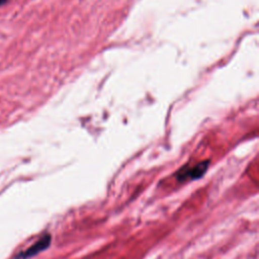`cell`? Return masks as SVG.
I'll return each mask as SVG.
<instances>
[{
    "label": "cell",
    "mask_w": 259,
    "mask_h": 259,
    "mask_svg": "<svg viewBox=\"0 0 259 259\" xmlns=\"http://www.w3.org/2000/svg\"><path fill=\"white\" fill-rule=\"evenodd\" d=\"M52 241V236L50 234H45L41 236L36 242H34L32 245H30L28 248H26L24 251L19 253L17 255V259H28L30 257H33L40 253L41 251L46 250L50 247Z\"/></svg>",
    "instance_id": "7a4b0ae2"
},
{
    "label": "cell",
    "mask_w": 259,
    "mask_h": 259,
    "mask_svg": "<svg viewBox=\"0 0 259 259\" xmlns=\"http://www.w3.org/2000/svg\"><path fill=\"white\" fill-rule=\"evenodd\" d=\"M6 2V0H0V5H2L3 3H5Z\"/></svg>",
    "instance_id": "3957f363"
},
{
    "label": "cell",
    "mask_w": 259,
    "mask_h": 259,
    "mask_svg": "<svg viewBox=\"0 0 259 259\" xmlns=\"http://www.w3.org/2000/svg\"><path fill=\"white\" fill-rule=\"evenodd\" d=\"M208 164H209V162L206 160V161H202L192 167L185 166L176 172V174H175L176 179L178 181H185L186 179H191V180L198 179L204 175V173L206 172V170L208 168Z\"/></svg>",
    "instance_id": "6da1fadb"
}]
</instances>
